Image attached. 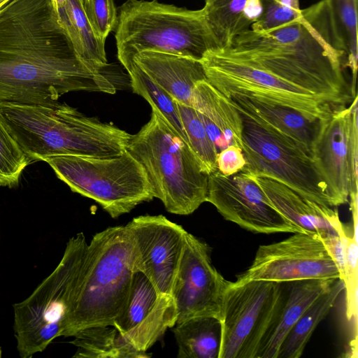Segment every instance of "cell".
Segmentation results:
<instances>
[{"label":"cell","mask_w":358,"mask_h":358,"mask_svg":"<svg viewBox=\"0 0 358 358\" xmlns=\"http://www.w3.org/2000/svg\"><path fill=\"white\" fill-rule=\"evenodd\" d=\"M86 17L94 33L103 41L115 30L117 10L113 0H82Z\"/></svg>","instance_id":"cell-33"},{"label":"cell","mask_w":358,"mask_h":358,"mask_svg":"<svg viewBox=\"0 0 358 358\" xmlns=\"http://www.w3.org/2000/svg\"><path fill=\"white\" fill-rule=\"evenodd\" d=\"M55 11L77 54L96 69L106 67L105 41L93 31L85 13L83 1L67 0L64 7Z\"/></svg>","instance_id":"cell-24"},{"label":"cell","mask_w":358,"mask_h":358,"mask_svg":"<svg viewBox=\"0 0 358 358\" xmlns=\"http://www.w3.org/2000/svg\"><path fill=\"white\" fill-rule=\"evenodd\" d=\"M345 226L343 225L338 233H328L320 236L336 264L339 272L340 279L343 281L345 279Z\"/></svg>","instance_id":"cell-35"},{"label":"cell","mask_w":358,"mask_h":358,"mask_svg":"<svg viewBox=\"0 0 358 358\" xmlns=\"http://www.w3.org/2000/svg\"><path fill=\"white\" fill-rule=\"evenodd\" d=\"M283 282H227L222 312L219 358H256L280 301Z\"/></svg>","instance_id":"cell-12"},{"label":"cell","mask_w":358,"mask_h":358,"mask_svg":"<svg viewBox=\"0 0 358 358\" xmlns=\"http://www.w3.org/2000/svg\"><path fill=\"white\" fill-rule=\"evenodd\" d=\"M277 4L296 17L301 15L299 0H275Z\"/></svg>","instance_id":"cell-36"},{"label":"cell","mask_w":358,"mask_h":358,"mask_svg":"<svg viewBox=\"0 0 358 358\" xmlns=\"http://www.w3.org/2000/svg\"><path fill=\"white\" fill-rule=\"evenodd\" d=\"M335 280H298L283 285L280 301L261 341L256 358H278L283 341L298 320Z\"/></svg>","instance_id":"cell-19"},{"label":"cell","mask_w":358,"mask_h":358,"mask_svg":"<svg viewBox=\"0 0 358 358\" xmlns=\"http://www.w3.org/2000/svg\"><path fill=\"white\" fill-rule=\"evenodd\" d=\"M87 246L83 232L70 238L54 271L27 299L13 304L14 334L22 358L42 352L63 336L79 294Z\"/></svg>","instance_id":"cell-7"},{"label":"cell","mask_w":358,"mask_h":358,"mask_svg":"<svg viewBox=\"0 0 358 358\" xmlns=\"http://www.w3.org/2000/svg\"><path fill=\"white\" fill-rule=\"evenodd\" d=\"M134 272L127 226L96 234L87 246L79 294L62 336L92 327L113 326L127 303Z\"/></svg>","instance_id":"cell-6"},{"label":"cell","mask_w":358,"mask_h":358,"mask_svg":"<svg viewBox=\"0 0 358 358\" xmlns=\"http://www.w3.org/2000/svg\"><path fill=\"white\" fill-rule=\"evenodd\" d=\"M126 70L129 73L134 92L143 96L148 103H153L178 135L189 146L176 101L155 83L135 62Z\"/></svg>","instance_id":"cell-29"},{"label":"cell","mask_w":358,"mask_h":358,"mask_svg":"<svg viewBox=\"0 0 358 358\" xmlns=\"http://www.w3.org/2000/svg\"><path fill=\"white\" fill-rule=\"evenodd\" d=\"M115 28L117 58L127 69L143 51L201 60L220 50L203 9L189 10L157 0H127L118 8Z\"/></svg>","instance_id":"cell-4"},{"label":"cell","mask_w":358,"mask_h":358,"mask_svg":"<svg viewBox=\"0 0 358 358\" xmlns=\"http://www.w3.org/2000/svg\"><path fill=\"white\" fill-rule=\"evenodd\" d=\"M248 175L262 190L268 203L300 233L322 236L338 233L343 226L336 209L307 199L275 179Z\"/></svg>","instance_id":"cell-18"},{"label":"cell","mask_w":358,"mask_h":358,"mask_svg":"<svg viewBox=\"0 0 358 358\" xmlns=\"http://www.w3.org/2000/svg\"><path fill=\"white\" fill-rule=\"evenodd\" d=\"M229 99L238 111L267 124L310 152L316 120L310 121L297 110L281 105L239 95Z\"/></svg>","instance_id":"cell-22"},{"label":"cell","mask_w":358,"mask_h":358,"mask_svg":"<svg viewBox=\"0 0 358 358\" xmlns=\"http://www.w3.org/2000/svg\"><path fill=\"white\" fill-rule=\"evenodd\" d=\"M134 60L174 101L193 107L195 85L206 80L200 60L157 51L141 52Z\"/></svg>","instance_id":"cell-20"},{"label":"cell","mask_w":358,"mask_h":358,"mask_svg":"<svg viewBox=\"0 0 358 358\" xmlns=\"http://www.w3.org/2000/svg\"><path fill=\"white\" fill-rule=\"evenodd\" d=\"M44 162L71 191L93 199L113 218L155 198L145 168L127 150L113 157L57 155Z\"/></svg>","instance_id":"cell-8"},{"label":"cell","mask_w":358,"mask_h":358,"mask_svg":"<svg viewBox=\"0 0 358 358\" xmlns=\"http://www.w3.org/2000/svg\"><path fill=\"white\" fill-rule=\"evenodd\" d=\"M222 50L333 106H346L355 98L345 76V55L333 41L325 0L301 9L299 18L273 30L259 33L249 29Z\"/></svg>","instance_id":"cell-2"},{"label":"cell","mask_w":358,"mask_h":358,"mask_svg":"<svg viewBox=\"0 0 358 358\" xmlns=\"http://www.w3.org/2000/svg\"><path fill=\"white\" fill-rule=\"evenodd\" d=\"M173 330L178 358H219L222 324L213 317H193L176 324Z\"/></svg>","instance_id":"cell-25"},{"label":"cell","mask_w":358,"mask_h":358,"mask_svg":"<svg viewBox=\"0 0 358 358\" xmlns=\"http://www.w3.org/2000/svg\"><path fill=\"white\" fill-rule=\"evenodd\" d=\"M206 201L225 220L253 233H300L268 203L257 184L243 171L231 176L218 171L209 174Z\"/></svg>","instance_id":"cell-15"},{"label":"cell","mask_w":358,"mask_h":358,"mask_svg":"<svg viewBox=\"0 0 358 358\" xmlns=\"http://www.w3.org/2000/svg\"><path fill=\"white\" fill-rule=\"evenodd\" d=\"M357 96L315 121L310 154L331 207L357 193Z\"/></svg>","instance_id":"cell-11"},{"label":"cell","mask_w":358,"mask_h":358,"mask_svg":"<svg viewBox=\"0 0 358 358\" xmlns=\"http://www.w3.org/2000/svg\"><path fill=\"white\" fill-rule=\"evenodd\" d=\"M330 29L335 46L346 57L352 73L351 88L356 90L358 57V0H325Z\"/></svg>","instance_id":"cell-28"},{"label":"cell","mask_w":358,"mask_h":358,"mask_svg":"<svg viewBox=\"0 0 358 358\" xmlns=\"http://www.w3.org/2000/svg\"><path fill=\"white\" fill-rule=\"evenodd\" d=\"M200 61L206 80L229 98L239 95L281 105L297 110L312 122L339 107L222 50L208 52Z\"/></svg>","instance_id":"cell-10"},{"label":"cell","mask_w":358,"mask_h":358,"mask_svg":"<svg viewBox=\"0 0 358 358\" xmlns=\"http://www.w3.org/2000/svg\"><path fill=\"white\" fill-rule=\"evenodd\" d=\"M240 113L246 161L242 171L275 179L307 199L331 207L310 152L267 124Z\"/></svg>","instance_id":"cell-9"},{"label":"cell","mask_w":358,"mask_h":358,"mask_svg":"<svg viewBox=\"0 0 358 358\" xmlns=\"http://www.w3.org/2000/svg\"><path fill=\"white\" fill-rule=\"evenodd\" d=\"M51 1L53 3V6H54L55 10L64 7L66 5V1H67V0H51Z\"/></svg>","instance_id":"cell-37"},{"label":"cell","mask_w":358,"mask_h":358,"mask_svg":"<svg viewBox=\"0 0 358 358\" xmlns=\"http://www.w3.org/2000/svg\"><path fill=\"white\" fill-rule=\"evenodd\" d=\"M261 0H205L202 8L220 50L250 29L262 12Z\"/></svg>","instance_id":"cell-23"},{"label":"cell","mask_w":358,"mask_h":358,"mask_svg":"<svg viewBox=\"0 0 358 358\" xmlns=\"http://www.w3.org/2000/svg\"><path fill=\"white\" fill-rule=\"evenodd\" d=\"M210 252L206 243L187 233L172 288L176 324L198 317L221 318L228 280L213 266Z\"/></svg>","instance_id":"cell-14"},{"label":"cell","mask_w":358,"mask_h":358,"mask_svg":"<svg viewBox=\"0 0 358 358\" xmlns=\"http://www.w3.org/2000/svg\"><path fill=\"white\" fill-rule=\"evenodd\" d=\"M176 320L173 297L157 292L143 273L135 271L127 303L113 327L135 349L146 352Z\"/></svg>","instance_id":"cell-17"},{"label":"cell","mask_w":358,"mask_h":358,"mask_svg":"<svg viewBox=\"0 0 358 358\" xmlns=\"http://www.w3.org/2000/svg\"><path fill=\"white\" fill-rule=\"evenodd\" d=\"M135 271L143 273L159 294L172 296L187 231L162 215H141L127 225Z\"/></svg>","instance_id":"cell-16"},{"label":"cell","mask_w":358,"mask_h":358,"mask_svg":"<svg viewBox=\"0 0 358 358\" xmlns=\"http://www.w3.org/2000/svg\"><path fill=\"white\" fill-rule=\"evenodd\" d=\"M1 355H2V350H1V348L0 347V358L1 357Z\"/></svg>","instance_id":"cell-39"},{"label":"cell","mask_w":358,"mask_h":358,"mask_svg":"<svg viewBox=\"0 0 358 358\" xmlns=\"http://www.w3.org/2000/svg\"><path fill=\"white\" fill-rule=\"evenodd\" d=\"M0 113L31 163L57 155L116 156L127 150L131 137L59 101L48 106L0 101Z\"/></svg>","instance_id":"cell-3"},{"label":"cell","mask_w":358,"mask_h":358,"mask_svg":"<svg viewBox=\"0 0 358 358\" xmlns=\"http://www.w3.org/2000/svg\"><path fill=\"white\" fill-rule=\"evenodd\" d=\"M176 106L189 147L202 169L208 175L217 171V152L197 111L194 107L179 102H176Z\"/></svg>","instance_id":"cell-30"},{"label":"cell","mask_w":358,"mask_h":358,"mask_svg":"<svg viewBox=\"0 0 358 358\" xmlns=\"http://www.w3.org/2000/svg\"><path fill=\"white\" fill-rule=\"evenodd\" d=\"M10 0H0V8Z\"/></svg>","instance_id":"cell-38"},{"label":"cell","mask_w":358,"mask_h":358,"mask_svg":"<svg viewBox=\"0 0 358 358\" xmlns=\"http://www.w3.org/2000/svg\"><path fill=\"white\" fill-rule=\"evenodd\" d=\"M345 246V279L343 280L346 292V315L355 316L357 314L358 287V245L353 234H350L345 227L344 233Z\"/></svg>","instance_id":"cell-32"},{"label":"cell","mask_w":358,"mask_h":358,"mask_svg":"<svg viewBox=\"0 0 358 358\" xmlns=\"http://www.w3.org/2000/svg\"><path fill=\"white\" fill-rule=\"evenodd\" d=\"M192 106L203 122L217 154L230 145L243 148V119L231 99L203 80L195 85Z\"/></svg>","instance_id":"cell-21"},{"label":"cell","mask_w":358,"mask_h":358,"mask_svg":"<svg viewBox=\"0 0 358 358\" xmlns=\"http://www.w3.org/2000/svg\"><path fill=\"white\" fill-rule=\"evenodd\" d=\"M149 104L150 119L131 135L127 150L145 168L155 198L168 212L192 214L206 201L208 175L159 109Z\"/></svg>","instance_id":"cell-5"},{"label":"cell","mask_w":358,"mask_h":358,"mask_svg":"<svg viewBox=\"0 0 358 358\" xmlns=\"http://www.w3.org/2000/svg\"><path fill=\"white\" fill-rule=\"evenodd\" d=\"M70 343L77 348L76 358H145L151 355L137 350L113 326H96L76 332Z\"/></svg>","instance_id":"cell-27"},{"label":"cell","mask_w":358,"mask_h":358,"mask_svg":"<svg viewBox=\"0 0 358 358\" xmlns=\"http://www.w3.org/2000/svg\"><path fill=\"white\" fill-rule=\"evenodd\" d=\"M245 164L243 150L236 145L227 147L217 155V171L224 176H231L242 171Z\"/></svg>","instance_id":"cell-34"},{"label":"cell","mask_w":358,"mask_h":358,"mask_svg":"<svg viewBox=\"0 0 358 358\" xmlns=\"http://www.w3.org/2000/svg\"><path fill=\"white\" fill-rule=\"evenodd\" d=\"M295 234L280 242L260 245L238 280L288 282L340 279L338 268L318 234Z\"/></svg>","instance_id":"cell-13"},{"label":"cell","mask_w":358,"mask_h":358,"mask_svg":"<svg viewBox=\"0 0 358 358\" xmlns=\"http://www.w3.org/2000/svg\"><path fill=\"white\" fill-rule=\"evenodd\" d=\"M31 163L0 113V187L12 188L17 185L23 171Z\"/></svg>","instance_id":"cell-31"},{"label":"cell","mask_w":358,"mask_h":358,"mask_svg":"<svg viewBox=\"0 0 358 358\" xmlns=\"http://www.w3.org/2000/svg\"><path fill=\"white\" fill-rule=\"evenodd\" d=\"M345 285L337 279L302 314L283 341L278 358H299L318 324L327 317Z\"/></svg>","instance_id":"cell-26"},{"label":"cell","mask_w":358,"mask_h":358,"mask_svg":"<svg viewBox=\"0 0 358 358\" xmlns=\"http://www.w3.org/2000/svg\"><path fill=\"white\" fill-rule=\"evenodd\" d=\"M78 91L114 94L103 69L81 58L51 0H10L0 8V101L52 105Z\"/></svg>","instance_id":"cell-1"}]
</instances>
